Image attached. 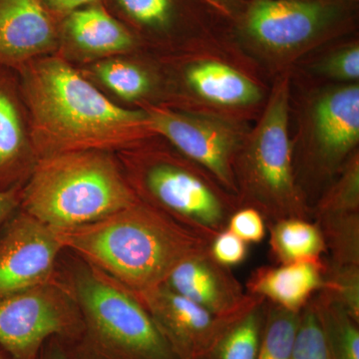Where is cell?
Segmentation results:
<instances>
[{"instance_id": "obj_35", "label": "cell", "mask_w": 359, "mask_h": 359, "mask_svg": "<svg viewBox=\"0 0 359 359\" xmlns=\"http://www.w3.org/2000/svg\"><path fill=\"white\" fill-rule=\"evenodd\" d=\"M217 11H226L230 14L233 11H242L243 0H207Z\"/></svg>"}, {"instance_id": "obj_30", "label": "cell", "mask_w": 359, "mask_h": 359, "mask_svg": "<svg viewBox=\"0 0 359 359\" xmlns=\"http://www.w3.org/2000/svg\"><path fill=\"white\" fill-rule=\"evenodd\" d=\"M323 74L340 81L354 84L359 79V47L358 43L348 45L328 56L320 65Z\"/></svg>"}, {"instance_id": "obj_36", "label": "cell", "mask_w": 359, "mask_h": 359, "mask_svg": "<svg viewBox=\"0 0 359 359\" xmlns=\"http://www.w3.org/2000/svg\"><path fill=\"white\" fill-rule=\"evenodd\" d=\"M337 1L344 4V6H346L347 8L351 9V11H353V9L355 8V6H358V0H337Z\"/></svg>"}, {"instance_id": "obj_10", "label": "cell", "mask_w": 359, "mask_h": 359, "mask_svg": "<svg viewBox=\"0 0 359 359\" xmlns=\"http://www.w3.org/2000/svg\"><path fill=\"white\" fill-rule=\"evenodd\" d=\"M151 131L163 135L188 159L204 168L226 192L238 196L233 161L238 136L226 123L161 108L147 111Z\"/></svg>"}, {"instance_id": "obj_22", "label": "cell", "mask_w": 359, "mask_h": 359, "mask_svg": "<svg viewBox=\"0 0 359 359\" xmlns=\"http://www.w3.org/2000/svg\"><path fill=\"white\" fill-rule=\"evenodd\" d=\"M325 240L328 263L359 266V212L314 219Z\"/></svg>"}, {"instance_id": "obj_7", "label": "cell", "mask_w": 359, "mask_h": 359, "mask_svg": "<svg viewBox=\"0 0 359 359\" xmlns=\"http://www.w3.org/2000/svg\"><path fill=\"white\" fill-rule=\"evenodd\" d=\"M81 330L79 306L58 269L48 282L0 299V347L11 359H39L47 341L69 344Z\"/></svg>"}, {"instance_id": "obj_31", "label": "cell", "mask_w": 359, "mask_h": 359, "mask_svg": "<svg viewBox=\"0 0 359 359\" xmlns=\"http://www.w3.org/2000/svg\"><path fill=\"white\" fill-rule=\"evenodd\" d=\"M209 252L217 263L231 269L244 263L248 244L226 229L212 238Z\"/></svg>"}, {"instance_id": "obj_5", "label": "cell", "mask_w": 359, "mask_h": 359, "mask_svg": "<svg viewBox=\"0 0 359 359\" xmlns=\"http://www.w3.org/2000/svg\"><path fill=\"white\" fill-rule=\"evenodd\" d=\"M287 80L271 95L249 146L233 164L241 207L257 210L266 224L283 219L311 221L313 211L295 180L289 135Z\"/></svg>"}, {"instance_id": "obj_27", "label": "cell", "mask_w": 359, "mask_h": 359, "mask_svg": "<svg viewBox=\"0 0 359 359\" xmlns=\"http://www.w3.org/2000/svg\"><path fill=\"white\" fill-rule=\"evenodd\" d=\"M125 13L143 27L166 32L179 18V0H118Z\"/></svg>"}, {"instance_id": "obj_16", "label": "cell", "mask_w": 359, "mask_h": 359, "mask_svg": "<svg viewBox=\"0 0 359 359\" xmlns=\"http://www.w3.org/2000/svg\"><path fill=\"white\" fill-rule=\"evenodd\" d=\"M4 70L0 68V191L23 187L39 160L13 82Z\"/></svg>"}, {"instance_id": "obj_6", "label": "cell", "mask_w": 359, "mask_h": 359, "mask_svg": "<svg viewBox=\"0 0 359 359\" xmlns=\"http://www.w3.org/2000/svg\"><path fill=\"white\" fill-rule=\"evenodd\" d=\"M127 180L142 202L211 238L226 230L240 208L236 196L218 190L192 168L165 158L137 166L133 178Z\"/></svg>"}, {"instance_id": "obj_33", "label": "cell", "mask_w": 359, "mask_h": 359, "mask_svg": "<svg viewBox=\"0 0 359 359\" xmlns=\"http://www.w3.org/2000/svg\"><path fill=\"white\" fill-rule=\"evenodd\" d=\"M97 0H42L52 13L59 15H68L72 11L91 6Z\"/></svg>"}, {"instance_id": "obj_1", "label": "cell", "mask_w": 359, "mask_h": 359, "mask_svg": "<svg viewBox=\"0 0 359 359\" xmlns=\"http://www.w3.org/2000/svg\"><path fill=\"white\" fill-rule=\"evenodd\" d=\"M20 71L37 159L121 150L151 131L147 113L115 105L61 58H37Z\"/></svg>"}, {"instance_id": "obj_21", "label": "cell", "mask_w": 359, "mask_h": 359, "mask_svg": "<svg viewBox=\"0 0 359 359\" xmlns=\"http://www.w3.org/2000/svg\"><path fill=\"white\" fill-rule=\"evenodd\" d=\"M311 302L320 318L330 359H359V323L320 292Z\"/></svg>"}, {"instance_id": "obj_3", "label": "cell", "mask_w": 359, "mask_h": 359, "mask_svg": "<svg viewBox=\"0 0 359 359\" xmlns=\"http://www.w3.org/2000/svg\"><path fill=\"white\" fill-rule=\"evenodd\" d=\"M58 271L82 318L77 339L63 342L69 359H179L131 290L66 250Z\"/></svg>"}, {"instance_id": "obj_37", "label": "cell", "mask_w": 359, "mask_h": 359, "mask_svg": "<svg viewBox=\"0 0 359 359\" xmlns=\"http://www.w3.org/2000/svg\"><path fill=\"white\" fill-rule=\"evenodd\" d=\"M0 359H11V356H9L1 347H0Z\"/></svg>"}, {"instance_id": "obj_18", "label": "cell", "mask_w": 359, "mask_h": 359, "mask_svg": "<svg viewBox=\"0 0 359 359\" xmlns=\"http://www.w3.org/2000/svg\"><path fill=\"white\" fill-rule=\"evenodd\" d=\"M65 32L81 50L89 53H119L130 50L131 32L99 6H85L66 15Z\"/></svg>"}, {"instance_id": "obj_23", "label": "cell", "mask_w": 359, "mask_h": 359, "mask_svg": "<svg viewBox=\"0 0 359 359\" xmlns=\"http://www.w3.org/2000/svg\"><path fill=\"white\" fill-rule=\"evenodd\" d=\"M301 313L268 302L266 323L257 359H290Z\"/></svg>"}, {"instance_id": "obj_12", "label": "cell", "mask_w": 359, "mask_h": 359, "mask_svg": "<svg viewBox=\"0 0 359 359\" xmlns=\"http://www.w3.org/2000/svg\"><path fill=\"white\" fill-rule=\"evenodd\" d=\"M164 285L221 316L247 313L259 302V297L248 294L230 268L217 263L209 250L187 259L168 276Z\"/></svg>"}, {"instance_id": "obj_25", "label": "cell", "mask_w": 359, "mask_h": 359, "mask_svg": "<svg viewBox=\"0 0 359 359\" xmlns=\"http://www.w3.org/2000/svg\"><path fill=\"white\" fill-rule=\"evenodd\" d=\"M318 292L359 323V266H339L325 259L323 287Z\"/></svg>"}, {"instance_id": "obj_28", "label": "cell", "mask_w": 359, "mask_h": 359, "mask_svg": "<svg viewBox=\"0 0 359 359\" xmlns=\"http://www.w3.org/2000/svg\"><path fill=\"white\" fill-rule=\"evenodd\" d=\"M290 359H330L320 318L311 299L302 309Z\"/></svg>"}, {"instance_id": "obj_13", "label": "cell", "mask_w": 359, "mask_h": 359, "mask_svg": "<svg viewBox=\"0 0 359 359\" xmlns=\"http://www.w3.org/2000/svg\"><path fill=\"white\" fill-rule=\"evenodd\" d=\"M42 0H0V68H16L55 48L57 23Z\"/></svg>"}, {"instance_id": "obj_17", "label": "cell", "mask_w": 359, "mask_h": 359, "mask_svg": "<svg viewBox=\"0 0 359 359\" xmlns=\"http://www.w3.org/2000/svg\"><path fill=\"white\" fill-rule=\"evenodd\" d=\"M186 80L201 98L218 105H252L262 98L261 90L249 77L219 61L194 63L186 71Z\"/></svg>"}, {"instance_id": "obj_8", "label": "cell", "mask_w": 359, "mask_h": 359, "mask_svg": "<svg viewBox=\"0 0 359 359\" xmlns=\"http://www.w3.org/2000/svg\"><path fill=\"white\" fill-rule=\"evenodd\" d=\"M351 11L337 0H250L238 28L261 48L285 53L334 32Z\"/></svg>"}, {"instance_id": "obj_9", "label": "cell", "mask_w": 359, "mask_h": 359, "mask_svg": "<svg viewBox=\"0 0 359 359\" xmlns=\"http://www.w3.org/2000/svg\"><path fill=\"white\" fill-rule=\"evenodd\" d=\"M65 250L56 230L14 212L0 228V299L53 278Z\"/></svg>"}, {"instance_id": "obj_15", "label": "cell", "mask_w": 359, "mask_h": 359, "mask_svg": "<svg viewBox=\"0 0 359 359\" xmlns=\"http://www.w3.org/2000/svg\"><path fill=\"white\" fill-rule=\"evenodd\" d=\"M325 269V257L320 262L262 266L250 275L245 292L299 313L323 287Z\"/></svg>"}, {"instance_id": "obj_32", "label": "cell", "mask_w": 359, "mask_h": 359, "mask_svg": "<svg viewBox=\"0 0 359 359\" xmlns=\"http://www.w3.org/2000/svg\"><path fill=\"white\" fill-rule=\"evenodd\" d=\"M22 187L0 191V228L20 210Z\"/></svg>"}, {"instance_id": "obj_2", "label": "cell", "mask_w": 359, "mask_h": 359, "mask_svg": "<svg viewBox=\"0 0 359 359\" xmlns=\"http://www.w3.org/2000/svg\"><path fill=\"white\" fill-rule=\"evenodd\" d=\"M56 231L66 250L137 297L164 285L180 264L208 252L212 240L140 200L93 223Z\"/></svg>"}, {"instance_id": "obj_24", "label": "cell", "mask_w": 359, "mask_h": 359, "mask_svg": "<svg viewBox=\"0 0 359 359\" xmlns=\"http://www.w3.org/2000/svg\"><path fill=\"white\" fill-rule=\"evenodd\" d=\"M359 212V161L354 156L339 179L313 208V219Z\"/></svg>"}, {"instance_id": "obj_29", "label": "cell", "mask_w": 359, "mask_h": 359, "mask_svg": "<svg viewBox=\"0 0 359 359\" xmlns=\"http://www.w3.org/2000/svg\"><path fill=\"white\" fill-rule=\"evenodd\" d=\"M226 230L231 231L247 244H257L266 235V222L263 215L250 207H241L233 212Z\"/></svg>"}, {"instance_id": "obj_11", "label": "cell", "mask_w": 359, "mask_h": 359, "mask_svg": "<svg viewBox=\"0 0 359 359\" xmlns=\"http://www.w3.org/2000/svg\"><path fill=\"white\" fill-rule=\"evenodd\" d=\"M179 359H201L233 321L245 313L221 316L194 304L166 285L138 295Z\"/></svg>"}, {"instance_id": "obj_26", "label": "cell", "mask_w": 359, "mask_h": 359, "mask_svg": "<svg viewBox=\"0 0 359 359\" xmlns=\"http://www.w3.org/2000/svg\"><path fill=\"white\" fill-rule=\"evenodd\" d=\"M95 72L111 91L125 100H137L150 89V81L146 73L125 61H105L96 65Z\"/></svg>"}, {"instance_id": "obj_14", "label": "cell", "mask_w": 359, "mask_h": 359, "mask_svg": "<svg viewBox=\"0 0 359 359\" xmlns=\"http://www.w3.org/2000/svg\"><path fill=\"white\" fill-rule=\"evenodd\" d=\"M313 129L318 169L332 175L359 142L358 85L323 94L314 105Z\"/></svg>"}, {"instance_id": "obj_4", "label": "cell", "mask_w": 359, "mask_h": 359, "mask_svg": "<svg viewBox=\"0 0 359 359\" xmlns=\"http://www.w3.org/2000/svg\"><path fill=\"white\" fill-rule=\"evenodd\" d=\"M112 156L77 151L40 158L21 191L20 209L54 230L98 221L138 201Z\"/></svg>"}, {"instance_id": "obj_34", "label": "cell", "mask_w": 359, "mask_h": 359, "mask_svg": "<svg viewBox=\"0 0 359 359\" xmlns=\"http://www.w3.org/2000/svg\"><path fill=\"white\" fill-rule=\"evenodd\" d=\"M39 359H69L62 340L51 339L45 344Z\"/></svg>"}, {"instance_id": "obj_19", "label": "cell", "mask_w": 359, "mask_h": 359, "mask_svg": "<svg viewBox=\"0 0 359 359\" xmlns=\"http://www.w3.org/2000/svg\"><path fill=\"white\" fill-rule=\"evenodd\" d=\"M271 256L276 264L320 262L327 254L323 233L314 222L283 219L266 224Z\"/></svg>"}, {"instance_id": "obj_20", "label": "cell", "mask_w": 359, "mask_h": 359, "mask_svg": "<svg viewBox=\"0 0 359 359\" xmlns=\"http://www.w3.org/2000/svg\"><path fill=\"white\" fill-rule=\"evenodd\" d=\"M268 302L263 301L226 328L201 359H257L266 323Z\"/></svg>"}]
</instances>
